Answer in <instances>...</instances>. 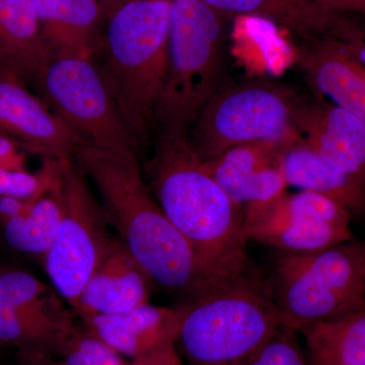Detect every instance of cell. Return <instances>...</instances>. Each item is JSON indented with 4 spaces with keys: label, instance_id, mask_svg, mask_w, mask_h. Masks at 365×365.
Listing matches in <instances>:
<instances>
[{
    "label": "cell",
    "instance_id": "obj_1",
    "mask_svg": "<svg viewBox=\"0 0 365 365\" xmlns=\"http://www.w3.org/2000/svg\"><path fill=\"white\" fill-rule=\"evenodd\" d=\"M95 186L108 222L155 284L186 300L225 282L206 270L168 220L144 178L138 153H115L86 143L74 157Z\"/></svg>",
    "mask_w": 365,
    "mask_h": 365
},
{
    "label": "cell",
    "instance_id": "obj_2",
    "mask_svg": "<svg viewBox=\"0 0 365 365\" xmlns=\"http://www.w3.org/2000/svg\"><path fill=\"white\" fill-rule=\"evenodd\" d=\"M143 175L168 220L211 275H251L242 212L210 174L187 135H158Z\"/></svg>",
    "mask_w": 365,
    "mask_h": 365
},
{
    "label": "cell",
    "instance_id": "obj_3",
    "mask_svg": "<svg viewBox=\"0 0 365 365\" xmlns=\"http://www.w3.org/2000/svg\"><path fill=\"white\" fill-rule=\"evenodd\" d=\"M170 0H133L108 19L102 72L137 148H145L167 74Z\"/></svg>",
    "mask_w": 365,
    "mask_h": 365
},
{
    "label": "cell",
    "instance_id": "obj_4",
    "mask_svg": "<svg viewBox=\"0 0 365 365\" xmlns=\"http://www.w3.org/2000/svg\"><path fill=\"white\" fill-rule=\"evenodd\" d=\"M185 302L176 347L186 365H245L280 326L268 283L254 274Z\"/></svg>",
    "mask_w": 365,
    "mask_h": 365
},
{
    "label": "cell",
    "instance_id": "obj_5",
    "mask_svg": "<svg viewBox=\"0 0 365 365\" xmlns=\"http://www.w3.org/2000/svg\"><path fill=\"white\" fill-rule=\"evenodd\" d=\"M225 18L201 0H170L167 74L155 114L158 135H188L222 86Z\"/></svg>",
    "mask_w": 365,
    "mask_h": 365
},
{
    "label": "cell",
    "instance_id": "obj_6",
    "mask_svg": "<svg viewBox=\"0 0 365 365\" xmlns=\"http://www.w3.org/2000/svg\"><path fill=\"white\" fill-rule=\"evenodd\" d=\"M302 101L294 91L270 81L222 86L190 128L189 143L205 162L242 144L294 143L300 140L297 115Z\"/></svg>",
    "mask_w": 365,
    "mask_h": 365
},
{
    "label": "cell",
    "instance_id": "obj_7",
    "mask_svg": "<svg viewBox=\"0 0 365 365\" xmlns=\"http://www.w3.org/2000/svg\"><path fill=\"white\" fill-rule=\"evenodd\" d=\"M61 220L44 256L53 287L74 309L91 274L117 240L102 204L74 158L55 160Z\"/></svg>",
    "mask_w": 365,
    "mask_h": 365
},
{
    "label": "cell",
    "instance_id": "obj_8",
    "mask_svg": "<svg viewBox=\"0 0 365 365\" xmlns=\"http://www.w3.org/2000/svg\"><path fill=\"white\" fill-rule=\"evenodd\" d=\"M34 88L88 143L115 153H138L102 72L93 60H53Z\"/></svg>",
    "mask_w": 365,
    "mask_h": 365
},
{
    "label": "cell",
    "instance_id": "obj_9",
    "mask_svg": "<svg viewBox=\"0 0 365 365\" xmlns=\"http://www.w3.org/2000/svg\"><path fill=\"white\" fill-rule=\"evenodd\" d=\"M352 213L328 197L309 191L284 194L254 215L242 217V235L279 250L309 254L352 241Z\"/></svg>",
    "mask_w": 365,
    "mask_h": 365
},
{
    "label": "cell",
    "instance_id": "obj_10",
    "mask_svg": "<svg viewBox=\"0 0 365 365\" xmlns=\"http://www.w3.org/2000/svg\"><path fill=\"white\" fill-rule=\"evenodd\" d=\"M31 274L0 271V344L19 353L60 355L78 330L74 309Z\"/></svg>",
    "mask_w": 365,
    "mask_h": 365
},
{
    "label": "cell",
    "instance_id": "obj_11",
    "mask_svg": "<svg viewBox=\"0 0 365 365\" xmlns=\"http://www.w3.org/2000/svg\"><path fill=\"white\" fill-rule=\"evenodd\" d=\"M268 285L280 325L297 333L307 326L357 309L334 287L317 252L281 253Z\"/></svg>",
    "mask_w": 365,
    "mask_h": 365
},
{
    "label": "cell",
    "instance_id": "obj_12",
    "mask_svg": "<svg viewBox=\"0 0 365 365\" xmlns=\"http://www.w3.org/2000/svg\"><path fill=\"white\" fill-rule=\"evenodd\" d=\"M0 132L41 158H74L88 143L78 132L14 78H0Z\"/></svg>",
    "mask_w": 365,
    "mask_h": 365
},
{
    "label": "cell",
    "instance_id": "obj_13",
    "mask_svg": "<svg viewBox=\"0 0 365 365\" xmlns=\"http://www.w3.org/2000/svg\"><path fill=\"white\" fill-rule=\"evenodd\" d=\"M283 146L273 143L242 144L213 160H204L215 181L241 210L242 218L284 195L287 185L279 162Z\"/></svg>",
    "mask_w": 365,
    "mask_h": 365
},
{
    "label": "cell",
    "instance_id": "obj_14",
    "mask_svg": "<svg viewBox=\"0 0 365 365\" xmlns=\"http://www.w3.org/2000/svg\"><path fill=\"white\" fill-rule=\"evenodd\" d=\"M297 129L319 157L365 182V124L359 118L318 98H302Z\"/></svg>",
    "mask_w": 365,
    "mask_h": 365
},
{
    "label": "cell",
    "instance_id": "obj_15",
    "mask_svg": "<svg viewBox=\"0 0 365 365\" xmlns=\"http://www.w3.org/2000/svg\"><path fill=\"white\" fill-rule=\"evenodd\" d=\"M155 280L119 237L91 274L74 312L81 319L150 302Z\"/></svg>",
    "mask_w": 365,
    "mask_h": 365
},
{
    "label": "cell",
    "instance_id": "obj_16",
    "mask_svg": "<svg viewBox=\"0 0 365 365\" xmlns=\"http://www.w3.org/2000/svg\"><path fill=\"white\" fill-rule=\"evenodd\" d=\"M294 62L316 98L351 113L365 124V67L334 41L294 46Z\"/></svg>",
    "mask_w": 365,
    "mask_h": 365
},
{
    "label": "cell",
    "instance_id": "obj_17",
    "mask_svg": "<svg viewBox=\"0 0 365 365\" xmlns=\"http://www.w3.org/2000/svg\"><path fill=\"white\" fill-rule=\"evenodd\" d=\"M187 311L178 307H157L150 302L128 311L83 319L85 329L104 341L125 359L135 360L168 343H176Z\"/></svg>",
    "mask_w": 365,
    "mask_h": 365
},
{
    "label": "cell",
    "instance_id": "obj_18",
    "mask_svg": "<svg viewBox=\"0 0 365 365\" xmlns=\"http://www.w3.org/2000/svg\"><path fill=\"white\" fill-rule=\"evenodd\" d=\"M41 36L53 58L95 59L102 51L105 21L97 0H32Z\"/></svg>",
    "mask_w": 365,
    "mask_h": 365
},
{
    "label": "cell",
    "instance_id": "obj_19",
    "mask_svg": "<svg viewBox=\"0 0 365 365\" xmlns=\"http://www.w3.org/2000/svg\"><path fill=\"white\" fill-rule=\"evenodd\" d=\"M53 60L32 0H0V78L34 86Z\"/></svg>",
    "mask_w": 365,
    "mask_h": 365
},
{
    "label": "cell",
    "instance_id": "obj_20",
    "mask_svg": "<svg viewBox=\"0 0 365 365\" xmlns=\"http://www.w3.org/2000/svg\"><path fill=\"white\" fill-rule=\"evenodd\" d=\"M279 162L287 187L328 197L352 215L365 212V182L334 168L302 139L283 146Z\"/></svg>",
    "mask_w": 365,
    "mask_h": 365
},
{
    "label": "cell",
    "instance_id": "obj_21",
    "mask_svg": "<svg viewBox=\"0 0 365 365\" xmlns=\"http://www.w3.org/2000/svg\"><path fill=\"white\" fill-rule=\"evenodd\" d=\"M222 16H242L277 24L304 41L323 39L334 11L307 0H201Z\"/></svg>",
    "mask_w": 365,
    "mask_h": 365
},
{
    "label": "cell",
    "instance_id": "obj_22",
    "mask_svg": "<svg viewBox=\"0 0 365 365\" xmlns=\"http://www.w3.org/2000/svg\"><path fill=\"white\" fill-rule=\"evenodd\" d=\"M299 333L309 365H365V306Z\"/></svg>",
    "mask_w": 365,
    "mask_h": 365
},
{
    "label": "cell",
    "instance_id": "obj_23",
    "mask_svg": "<svg viewBox=\"0 0 365 365\" xmlns=\"http://www.w3.org/2000/svg\"><path fill=\"white\" fill-rule=\"evenodd\" d=\"M49 173V184L44 193L34 199L23 215L1 222L9 246L21 253H47L54 241L61 220V203L55 176V160L43 158Z\"/></svg>",
    "mask_w": 365,
    "mask_h": 365
},
{
    "label": "cell",
    "instance_id": "obj_24",
    "mask_svg": "<svg viewBox=\"0 0 365 365\" xmlns=\"http://www.w3.org/2000/svg\"><path fill=\"white\" fill-rule=\"evenodd\" d=\"M60 356L66 365H132L130 360L85 328L71 336Z\"/></svg>",
    "mask_w": 365,
    "mask_h": 365
},
{
    "label": "cell",
    "instance_id": "obj_25",
    "mask_svg": "<svg viewBox=\"0 0 365 365\" xmlns=\"http://www.w3.org/2000/svg\"><path fill=\"white\" fill-rule=\"evenodd\" d=\"M297 333L280 325L245 365H309Z\"/></svg>",
    "mask_w": 365,
    "mask_h": 365
},
{
    "label": "cell",
    "instance_id": "obj_26",
    "mask_svg": "<svg viewBox=\"0 0 365 365\" xmlns=\"http://www.w3.org/2000/svg\"><path fill=\"white\" fill-rule=\"evenodd\" d=\"M325 38L334 41L365 67L364 14L334 11Z\"/></svg>",
    "mask_w": 365,
    "mask_h": 365
},
{
    "label": "cell",
    "instance_id": "obj_27",
    "mask_svg": "<svg viewBox=\"0 0 365 365\" xmlns=\"http://www.w3.org/2000/svg\"><path fill=\"white\" fill-rule=\"evenodd\" d=\"M48 184L49 174L44 165L36 175L26 170L0 169V197L33 200L44 193Z\"/></svg>",
    "mask_w": 365,
    "mask_h": 365
},
{
    "label": "cell",
    "instance_id": "obj_28",
    "mask_svg": "<svg viewBox=\"0 0 365 365\" xmlns=\"http://www.w3.org/2000/svg\"><path fill=\"white\" fill-rule=\"evenodd\" d=\"M20 145L13 137L0 132V169L26 170L25 155L19 150Z\"/></svg>",
    "mask_w": 365,
    "mask_h": 365
},
{
    "label": "cell",
    "instance_id": "obj_29",
    "mask_svg": "<svg viewBox=\"0 0 365 365\" xmlns=\"http://www.w3.org/2000/svg\"><path fill=\"white\" fill-rule=\"evenodd\" d=\"M131 362L132 365H186L178 351L176 343L160 346Z\"/></svg>",
    "mask_w": 365,
    "mask_h": 365
},
{
    "label": "cell",
    "instance_id": "obj_30",
    "mask_svg": "<svg viewBox=\"0 0 365 365\" xmlns=\"http://www.w3.org/2000/svg\"><path fill=\"white\" fill-rule=\"evenodd\" d=\"M329 11L365 16V0H307Z\"/></svg>",
    "mask_w": 365,
    "mask_h": 365
},
{
    "label": "cell",
    "instance_id": "obj_31",
    "mask_svg": "<svg viewBox=\"0 0 365 365\" xmlns=\"http://www.w3.org/2000/svg\"><path fill=\"white\" fill-rule=\"evenodd\" d=\"M20 355V364L19 365H66L62 359L55 360L54 355L44 354V353H19Z\"/></svg>",
    "mask_w": 365,
    "mask_h": 365
},
{
    "label": "cell",
    "instance_id": "obj_32",
    "mask_svg": "<svg viewBox=\"0 0 365 365\" xmlns=\"http://www.w3.org/2000/svg\"><path fill=\"white\" fill-rule=\"evenodd\" d=\"M97 1L102 9L105 21H107L120 7L125 6L128 2L133 1V0H97Z\"/></svg>",
    "mask_w": 365,
    "mask_h": 365
},
{
    "label": "cell",
    "instance_id": "obj_33",
    "mask_svg": "<svg viewBox=\"0 0 365 365\" xmlns=\"http://www.w3.org/2000/svg\"><path fill=\"white\" fill-rule=\"evenodd\" d=\"M353 252L356 256L357 260L361 268L362 275L365 281V241L361 242H351Z\"/></svg>",
    "mask_w": 365,
    "mask_h": 365
}]
</instances>
